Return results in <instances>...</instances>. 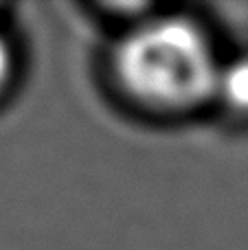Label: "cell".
Listing matches in <instances>:
<instances>
[{
	"label": "cell",
	"instance_id": "obj_2",
	"mask_svg": "<svg viewBox=\"0 0 248 250\" xmlns=\"http://www.w3.org/2000/svg\"><path fill=\"white\" fill-rule=\"evenodd\" d=\"M209 112L237 129H248V46L224 53Z\"/></svg>",
	"mask_w": 248,
	"mask_h": 250
},
{
	"label": "cell",
	"instance_id": "obj_3",
	"mask_svg": "<svg viewBox=\"0 0 248 250\" xmlns=\"http://www.w3.org/2000/svg\"><path fill=\"white\" fill-rule=\"evenodd\" d=\"M20 77V51L16 42L0 29V99L9 95Z\"/></svg>",
	"mask_w": 248,
	"mask_h": 250
},
{
	"label": "cell",
	"instance_id": "obj_1",
	"mask_svg": "<svg viewBox=\"0 0 248 250\" xmlns=\"http://www.w3.org/2000/svg\"><path fill=\"white\" fill-rule=\"evenodd\" d=\"M218 35L198 13L154 7L117 29L103 55L112 101L147 123H183L211 110L222 57Z\"/></svg>",
	"mask_w": 248,
	"mask_h": 250
}]
</instances>
